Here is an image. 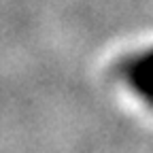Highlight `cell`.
I'll return each mask as SVG.
<instances>
[{"label": "cell", "instance_id": "cell-1", "mask_svg": "<svg viewBox=\"0 0 153 153\" xmlns=\"http://www.w3.org/2000/svg\"><path fill=\"white\" fill-rule=\"evenodd\" d=\"M119 81L136 102L153 108V45L126 55L119 68Z\"/></svg>", "mask_w": 153, "mask_h": 153}]
</instances>
